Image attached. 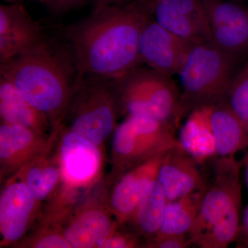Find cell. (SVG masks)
Listing matches in <instances>:
<instances>
[{
	"label": "cell",
	"mask_w": 248,
	"mask_h": 248,
	"mask_svg": "<svg viewBox=\"0 0 248 248\" xmlns=\"http://www.w3.org/2000/svg\"><path fill=\"white\" fill-rule=\"evenodd\" d=\"M36 248H71V245L63 234H47L36 240L33 244Z\"/></svg>",
	"instance_id": "484cf974"
},
{
	"label": "cell",
	"mask_w": 248,
	"mask_h": 248,
	"mask_svg": "<svg viewBox=\"0 0 248 248\" xmlns=\"http://www.w3.org/2000/svg\"><path fill=\"white\" fill-rule=\"evenodd\" d=\"M245 164H246V182H247V185L248 186V156H246V159H245Z\"/></svg>",
	"instance_id": "4dcf8cb0"
},
{
	"label": "cell",
	"mask_w": 248,
	"mask_h": 248,
	"mask_svg": "<svg viewBox=\"0 0 248 248\" xmlns=\"http://www.w3.org/2000/svg\"><path fill=\"white\" fill-rule=\"evenodd\" d=\"M120 109L112 79L78 75L66 112L71 121L68 130L99 147L113 131Z\"/></svg>",
	"instance_id": "277c9868"
},
{
	"label": "cell",
	"mask_w": 248,
	"mask_h": 248,
	"mask_svg": "<svg viewBox=\"0 0 248 248\" xmlns=\"http://www.w3.org/2000/svg\"><path fill=\"white\" fill-rule=\"evenodd\" d=\"M211 125L217 156H234L248 147V133L227 101L212 105Z\"/></svg>",
	"instance_id": "d6986e66"
},
{
	"label": "cell",
	"mask_w": 248,
	"mask_h": 248,
	"mask_svg": "<svg viewBox=\"0 0 248 248\" xmlns=\"http://www.w3.org/2000/svg\"><path fill=\"white\" fill-rule=\"evenodd\" d=\"M205 191H196L178 200L168 202L156 236H188L200 212Z\"/></svg>",
	"instance_id": "ffe728a7"
},
{
	"label": "cell",
	"mask_w": 248,
	"mask_h": 248,
	"mask_svg": "<svg viewBox=\"0 0 248 248\" xmlns=\"http://www.w3.org/2000/svg\"><path fill=\"white\" fill-rule=\"evenodd\" d=\"M244 231L245 235H246V239L248 242V205L245 210L244 216Z\"/></svg>",
	"instance_id": "f1b7e54d"
},
{
	"label": "cell",
	"mask_w": 248,
	"mask_h": 248,
	"mask_svg": "<svg viewBox=\"0 0 248 248\" xmlns=\"http://www.w3.org/2000/svg\"><path fill=\"white\" fill-rule=\"evenodd\" d=\"M212 42L239 62L248 55V13L239 5L224 0H203Z\"/></svg>",
	"instance_id": "52a82bcc"
},
{
	"label": "cell",
	"mask_w": 248,
	"mask_h": 248,
	"mask_svg": "<svg viewBox=\"0 0 248 248\" xmlns=\"http://www.w3.org/2000/svg\"><path fill=\"white\" fill-rule=\"evenodd\" d=\"M193 45L165 29L151 16L140 36V60L155 71L177 76Z\"/></svg>",
	"instance_id": "ba28073f"
},
{
	"label": "cell",
	"mask_w": 248,
	"mask_h": 248,
	"mask_svg": "<svg viewBox=\"0 0 248 248\" xmlns=\"http://www.w3.org/2000/svg\"><path fill=\"white\" fill-rule=\"evenodd\" d=\"M0 116L1 123L21 125L44 135L52 125L48 117L32 107L3 77L0 78Z\"/></svg>",
	"instance_id": "2e32d148"
},
{
	"label": "cell",
	"mask_w": 248,
	"mask_h": 248,
	"mask_svg": "<svg viewBox=\"0 0 248 248\" xmlns=\"http://www.w3.org/2000/svg\"><path fill=\"white\" fill-rule=\"evenodd\" d=\"M172 78L139 66L112 79L120 108L128 116L169 121L177 115L180 97Z\"/></svg>",
	"instance_id": "5b68a950"
},
{
	"label": "cell",
	"mask_w": 248,
	"mask_h": 248,
	"mask_svg": "<svg viewBox=\"0 0 248 248\" xmlns=\"http://www.w3.org/2000/svg\"><path fill=\"white\" fill-rule=\"evenodd\" d=\"M165 153L137 165L125 173L116 184L111 195L110 204L112 212L121 223L131 219L147 186L156 179Z\"/></svg>",
	"instance_id": "4fadbf2b"
},
{
	"label": "cell",
	"mask_w": 248,
	"mask_h": 248,
	"mask_svg": "<svg viewBox=\"0 0 248 248\" xmlns=\"http://www.w3.org/2000/svg\"><path fill=\"white\" fill-rule=\"evenodd\" d=\"M62 140L59 162L62 177L72 184H81L95 177L102 161L98 147L78 138L68 129Z\"/></svg>",
	"instance_id": "5bb4252c"
},
{
	"label": "cell",
	"mask_w": 248,
	"mask_h": 248,
	"mask_svg": "<svg viewBox=\"0 0 248 248\" xmlns=\"http://www.w3.org/2000/svg\"><path fill=\"white\" fill-rule=\"evenodd\" d=\"M138 239L133 234H115L113 233L106 239L99 248H129L136 247Z\"/></svg>",
	"instance_id": "d4e9b609"
},
{
	"label": "cell",
	"mask_w": 248,
	"mask_h": 248,
	"mask_svg": "<svg viewBox=\"0 0 248 248\" xmlns=\"http://www.w3.org/2000/svg\"><path fill=\"white\" fill-rule=\"evenodd\" d=\"M150 13L142 1L112 4L93 9L89 17L67 27L65 35L78 75L115 79L140 66V36Z\"/></svg>",
	"instance_id": "6da1fadb"
},
{
	"label": "cell",
	"mask_w": 248,
	"mask_h": 248,
	"mask_svg": "<svg viewBox=\"0 0 248 248\" xmlns=\"http://www.w3.org/2000/svg\"><path fill=\"white\" fill-rule=\"evenodd\" d=\"M199 165L182 146L174 147L165 153L156 179L169 202L196 191L206 190Z\"/></svg>",
	"instance_id": "8fae6325"
},
{
	"label": "cell",
	"mask_w": 248,
	"mask_h": 248,
	"mask_svg": "<svg viewBox=\"0 0 248 248\" xmlns=\"http://www.w3.org/2000/svg\"><path fill=\"white\" fill-rule=\"evenodd\" d=\"M152 9L155 21L182 40L212 41L203 0H155Z\"/></svg>",
	"instance_id": "9c48e42d"
},
{
	"label": "cell",
	"mask_w": 248,
	"mask_h": 248,
	"mask_svg": "<svg viewBox=\"0 0 248 248\" xmlns=\"http://www.w3.org/2000/svg\"><path fill=\"white\" fill-rule=\"evenodd\" d=\"M191 244L187 235L184 236H167L158 237L155 236L151 239L149 246L151 248H185Z\"/></svg>",
	"instance_id": "cb8c5ba5"
},
{
	"label": "cell",
	"mask_w": 248,
	"mask_h": 248,
	"mask_svg": "<svg viewBox=\"0 0 248 248\" xmlns=\"http://www.w3.org/2000/svg\"><path fill=\"white\" fill-rule=\"evenodd\" d=\"M115 223L105 210L86 209L70 222L63 235L71 248H99L115 232Z\"/></svg>",
	"instance_id": "e0dca14e"
},
{
	"label": "cell",
	"mask_w": 248,
	"mask_h": 248,
	"mask_svg": "<svg viewBox=\"0 0 248 248\" xmlns=\"http://www.w3.org/2000/svg\"><path fill=\"white\" fill-rule=\"evenodd\" d=\"M38 157L23 166L19 174L25 182L36 203L43 202L51 195L62 177L60 162L55 165Z\"/></svg>",
	"instance_id": "7402d4cb"
},
{
	"label": "cell",
	"mask_w": 248,
	"mask_h": 248,
	"mask_svg": "<svg viewBox=\"0 0 248 248\" xmlns=\"http://www.w3.org/2000/svg\"><path fill=\"white\" fill-rule=\"evenodd\" d=\"M239 62L212 41L194 44L177 74L182 93L177 115L226 101Z\"/></svg>",
	"instance_id": "3957f363"
},
{
	"label": "cell",
	"mask_w": 248,
	"mask_h": 248,
	"mask_svg": "<svg viewBox=\"0 0 248 248\" xmlns=\"http://www.w3.org/2000/svg\"><path fill=\"white\" fill-rule=\"evenodd\" d=\"M36 203L19 174L4 186L0 197V232L4 241L15 242L24 236Z\"/></svg>",
	"instance_id": "7c38bea8"
},
{
	"label": "cell",
	"mask_w": 248,
	"mask_h": 248,
	"mask_svg": "<svg viewBox=\"0 0 248 248\" xmlns=\"http://www.w3.org/2000/svg\"><path fill=\"white\" fill-rule=\"evenodd\" d=\"M168 202L156 178L147 186L130 219L141 234L151 239L157 235Z\"/></svg>",
	"instance_id": "44dd1931"
},
{
	"label": "cell",
	"mask_w": 248,
	"mask_h": 248,
	"mask_svg": "<svg viewBox=\"0 0 248 248\" xmlns=\"http://www.w3.org/2000/svg\"><path fill=\"white\" fill-rule=\"evenodd\" d=\"M56 13H62L81 4L84 0H36Z\"/></svg>",
	"instance_id": "4316f807"
},
{
	"label": "cell",
	"mask_w": 248,
	"mask_h": 248,
	"mask_svg": "<svg viewBox=\"0 0 248 248\" xmlns=\"http://www.w3.org/2000/svg\"><path fill=\"white\" fill-rule=\"evenodd\" d=\"M241 163L234 156H221L215 166L213 185L205 191L195 223L188 234L191 244L226 215L241 210Z\"/></svg>",
	"instance_id": "8992f818"
},
{
	"label": "cell",
	"mask_w": 248,
	"mask_h": 248,
	"mask_svg": "<svg viewBox=\"0 0 248 248\" xmlns=\"http://www.w3.org/2000/svg\"><path fill=\"white\" fill-rule=\"evenodd\" d=\"M0 73L48 117L53 129L61 125L78 77L71 46L48 37L27 51L1 62Z\"/></svg>",
	"instance_id": "7a4b0ae2"
},
{
	"label": "cell",
	"mask_w": 248,
	"mask_h": 248,
	"mask_svg": "<svg viewBox=\"0 0 248 248\" xmlns=\"http://www.w3.org/2000/svg\"><path fill=\"white\" fill-rule=\"evenodd\" d=\"M143 0H113L112 4H125L132 2H138V1H141Z\"/></svg>",
	"instance_id": "f546056e"
},
{
	"label": "cell",
	"mask_w": 248,
	"mask_h": 248,
	"mask_svg": "<svg viewBox=\"0 0 248 248\" xmlns=\"http://www.w3.org/2000/svg\"><path fill=\"white\" fill-rule=\"evenodd\" d=\"M9 3L20 2L21 0H5Z\"/></svg>",
	"instance_id": "1f68e13d"
},
{
	"label": "cell",
	"mask_w": 248,
	"mask_h": 248,
	"mask_svg": "<svg viewBox=\"0 0 248 248\" xmlns=\"http://www.w3.org/2000/svg\"><path fill=\"white\" fill-rule=\"evenodd\" d=\"M226 101L248 133V61L235 74Z\"/></svg>",
	"instance_id": "603a6c76"
},
{
	"label": "cell",
	"mask_w": 248,
	"mask_h": 248,
	"mask_svg": "<svg viewBox=\"0 0 248 248\" xmlns=\"http://www.w3.org/2000/svg\"><path fill=\"white\" fill-rule=\"evenodd\" d=\"M113 0H94V9H97L112 4Z\"/></svg>",
	"instance_id": "83f0119b"
},
{
	"label": "cell",
	"mask_w": 248,
	"mask_h": 248,
	"mask_svg": "<svg viewBox=\"0 0 248 248\" xmlns=\"http://www.w3.org/2000/svg\"><path fill=\"white\" fill-rule=\"evenodd\" d=\"M45 135L21 126L1 123L0 126V161L1 169H20L42 155L46 148Z\"/></svg>",
	"instance_id": "9a60e30c"
},
{
	"label": "cell",
	"mask_w": 248,
	"mask_h": 248,
	"mask_svg": "<svg viewBox=\"0 0 248 248\" xmlns=\"http://www.w3.org/2000/svg\"><path fill=\"white\" fill-rule=\"evenodd\" d=\"M211 109L212 106H203L191 111L179 136L182 148L200 164L217 156Z\"/></svg>",
	"instance_id": "ac0fdd59"
},
{
	"label": "cell",
	"mask_w": 248,
	"mask_h": 248,
	"mask_svg": "<svg viewBox=\"0 0 248 248\" xmlns=\"http://www.w3.org/2000/svg\"><path fill=\"white\" fill-rule=\"evenodd\" d=\"M47 37L20 2L0 6V63L33 48Z\"/></svg>",
	"instance_id": "30bf717a"
}]
</instances>
